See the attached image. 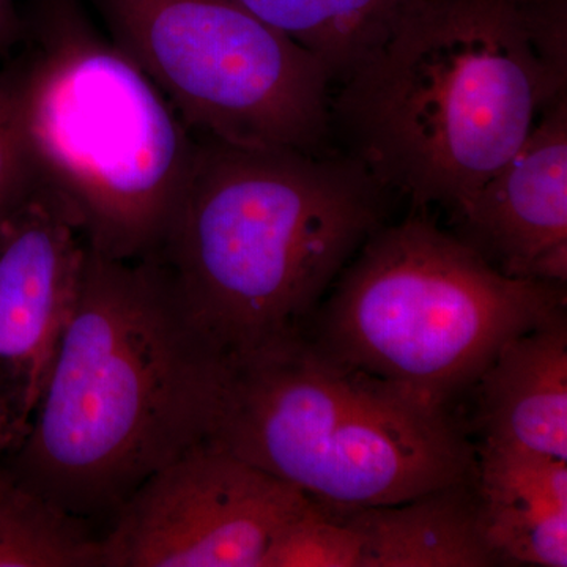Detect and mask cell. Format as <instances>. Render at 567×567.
<instances>
[{
  "mask_svg": "<svg viewBox=\"0 0 567 567\" xmlns=\"http://www.w3.org/2000/svg\"><path fill=\"white\" fill-rule=\"evenodd\" d=\"M360 539V567L502 566L484 529L476 473L395 505L323 502Z\"/></svg>",
  "mask_w": 567,
  "mask_h": 567,
  "instance_id": "obj_12",
  "label": "cell"
},
{
  "mask_svg": "<svg viewBox=\"0 0 567 567\" xmlns=\"http://www.w3.org/2000/svg\"><path fill=\"white\" fill-rule=\"evenodd\" d=\"M196 137L159 259L227 361L301 341L385 224L386 186L352 155Z\"/></svg>",
  "mask_w": 567,
  "mask_h": 567,
  "instance_id": "obj_3",
  "label": "cell"
},
{
  "mask_svg": "<svg viewBox=\"0 0 567 567\" xmlns=\"http://www.w3.org/2000/svg\"><path fill=\"white\" fill-rule=\"evenodd\" d=\"M24 58L0 71V223L41 185L22 114Z\"/></svg>",
  "mask_w": 567,
  "mask_h": 567,
  "instance_id": "obj_16",
  "label": "cell"
},
{
  "mask_svg": "<svg viewBox=\"0 0 567 567\" xmlns=\"http://www.w3.org/2000/svg\"><path fill=\"white\" fill-rule=\"evenodd\" d=\"M0 567H102V535L0 464Z\"/></svg>",
  "mask_w": 567,
  "mask_h": 567,
  "instance_id": "obj_15",
  "label": "cell"
},
{
  "mask_svg": "<svg viewBox=\"0 0 567 567\" xmlns=\"http://www.w3.org/2000/svg\"><path fill=\"white\" fill-rule=\"evenodd\" d=\"M342 85L350 155L420 210H454L567 95V0H412Z\"/></svg>",
  "mask_w": 567,
  "mask_h": 567,
  "instance_id": "obj_2",
  "label": "cell"
},
{
  "mask_svg": "<svg viewBox=\"0 0 567 567\" xmlns=\"http://www.w3.org/2000/svg\"><path fill=\"white\" fill-rule=\"evenodd\" d=\"M566 311V286L502 274L423 213L380 226L317 309L306 341L456 413L507 339Z\"/></svg>",
  "mask_w": 567,
  "mask_h": 567,
  "instance_id": "obj_6",
  "label": "cell"
},
{
  "mask_svg": "<svg viewBox=\"0 0 567 567\" xmlns=\"http://www.w3.org/2000/svg\"><path fill=\"white\" fill-rule=\"evenodd\" d=\"M24 28L22 114L40 181L65 200L93 251L158 256L196 134L81 0H31Z\"/></svg>",
  "mask_w": 567,
  "mask_h": 567,
  "instance_id": "obj_4",
  "label": "cell"
},
{
  "mask_svg": "<svg viewBox=\"0 0 567 567\" xmlns=\"http://www.w3.org/2000/svg\"><path fill=\"white\" fill-rule=\"evenodd\" d=\"M344 82L390 35L412 0H238Z\"/></svg>",
  "mask_w": 567,
  "mask_h": 567,
  "instance_id": "obj_14",
  "label": "cell"
},
{
  "mask_svg": "<svg viewBox=\"0 0 567 567\" xmlns=\"http://www.w3.org/2000/svg\"><path fill=\"white\" fill-rule=\"evenodd\" d=\"M453 215L457 237L496 270L566 286L567 95Z\"/></svg>",
  "mask_w": 567,
  "mask_h": 567,
  "instance_id": "obj_10",
  "label": "cell"
},
{
  "mask_svg": "<svg viewBox=\"0 0 567 567\" xmlns=\"http://www.w3.org/2000/svg\"><path fill=\"white\" fill-rule=\"evenodd\" d=\"M476 484L502 566H567V462L480 443Z\"/></svg>",
  "mask_w": 567,
  "mask_h": 567,
  "instance_id": "obj_13",
  "label": "cell"
},
{
  "mask_svg": "<svg viewBox=\"0 0 567 567\" xmlns=\"http://www.w3.org/2000/svg\"><path fill=\"white\" fill-rule=\"evenodd\" d=\"M300 488L204 442L153 473L102 535V567H264Z\"/></svg>",
  "mask_w": 567,
  "mask_h": 567,
  "instance_id": "obj_8",
  "label": "cell"
},
{
  "mask_svg": "<svg viewBox=\"0 0 567 567\" xmlns=\"http://www.w3.org/2000/svg\"><path fill=\"white\" fill-rule=\"evenodd\" d=\"M480 443L567 462V315L507 339L476 380Z\"/></svg>",
  "mask_w": 567,
  "mask_h": 567,
  "instance_id": "obj_11",
  "label": "cell"
},
{
  "mask_svg": "<svg viewBox=\"0 0 567 567\" xmlns=\"http://www.w3.org/2000/svg\"><path fill=\"white\" fill-rule=\"evenodd\" d=\"M87 241L54 189L0 223V457L21 446L80 293Z\"/></svg>",
  "mask_w": 567,
  "mask_h": 567,
  "instance_id": "obj_9",
  "label": "cell"
},
{
  "mask_svg": "<svg viewBox=\"0 0 567 567\" xmlns=\"http://www.w3.org/2000/svg\"><path fill=\"white\" fill-rule=\"evenodd\" d=\"M24 35V17L18 10L17 0H0V52L9 50Z\"/></svg>",
  "mask_w": 567,
  "mask_h": 567,
  "instance_id": "obj_17",
  "label": "cell"
},
{
  "mask_svg": "<svg viewBox=\"0 0 567 567\" xmlns=\"http://www.w3.org/2000/svg\"><path fill=\"white\" fill-rule=\"evenodd\" d=\"M207 442L341 506L395 505L476 473L456 413L306 339L227 361Z\"/></svg>",
  "mask_w": 567,
  "mask_h": 567,
  "instance_id": "obj_5",
  "label": "cell"
},
{
  "mask_svg": "<svg viewBox=\"0 0 567 567\" xmlns=\"http://www.w3.org/2000/svg\"><path fill=\"white\" fill-rule=\"evenodd\" d=\"M227 360L159 257L87 246L76 306L10 475L91 524L210 436Z\"/></svg>",
  "mask_w": 567,
  "mask_h": 567,
  "instance_id": "obj_1",
  "label": "cell"
},
{
  "mask_svg": "<svg viewBox=\"0 0 567 567\" xmlns=\"http://www.w3.org/2000/svg\"><path fill=\"white\" fill-rule=\"evenodd\" d=\"M196 136L322 153L323 63L238 0H91Z\"/></svg>",
  "mask_w": 567,
  "mask_h": 567,
  "instance_id": "obj_7",
  "label": "cell"
}]
</instances>
